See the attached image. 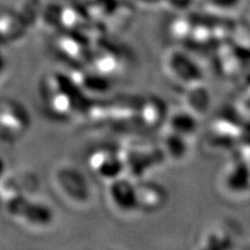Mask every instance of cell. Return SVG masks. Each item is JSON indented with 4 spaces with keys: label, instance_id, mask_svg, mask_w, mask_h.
<instances>
[{
    "label": "cell",
    "instance_id": "2",
    "mask_svg": "<svg viewBox=\"0 0 250 250\" xmlns=\"http://www.w3.org/2000/svg\"><path fill=\"white\" fill-rule=\"evenodd\" d=\"M6 171H7V164L4 156L0 154V180L5 176Z\"/></svg>",
    "mask_w": 250,
    "mask_h": 250
},
{
    "label": "cell",
    "instance_id": "1",
    "mask_svg": "<svg viewBox=\"0 0 250 250\" xmlns=\"http://www.w3.org/2000/svg\"><path fill=\"white\" fill-rule=\"evenodd\" d=\"M23 204L22 212L19 214L28 221L27 224L36 227H45L52 221L54 212L44 203L31 202L28 199Z\"/></svg>",
    "mask_w": 250,
    "mask_h": 250
}]
</instances>
